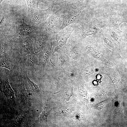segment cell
I'll return each mask as SVG.
<instances>
[{
	"mask_svg": "<svg viewBox=\"0 0 127 127\" xmlns=\"http://www.w3.org/2000/svg\"><path fill=\"white\" fill-rule=\"evenodd\" d=\"M81 41L83 53L93 57L105 65L114 67L121 58L103 45L97 34L88 36Z\"/></svg>",
	"mask_w": 127,
	"mask_h": 127,
	"instance_id": "6da1fadb",
	"label": "cell"
},
{
	"mask_svg": "<svg viewBox=\"0 0 127 127\" xmlns=\"http://www.w3.org/2000/svg\"><path fill=\"white\" fill-rule=\"evenodd\" d=\"M81 40L72 33L66 44L59 49L66 55L69 62L76 65L83 53Z\"/></svg>",
	"mask_w": 127,
	"mask_h": 127,
	"instance_id": "7a4b0ae2",
	"label": "cell"
},
{
	"mask_svg": "<svg viewBox=\"0 0 127 127\" xmlns=\"http://www.w3.org/2000/svg\"><path fill=\"white\" fill-rule=\"evenodd\" d=\"M16 51L10 52L0 55V67L9 69L10 73V79L18 77L20 75L21 71L20 69L19 60L21 55Z\"/></svg>",
	"mask_w": 127,
	"mask_h": 127,
	"instance_id": "3957f363",
	"label": "cell"
},
{
	"mask_svg": "<svg viewBox=\"0 0 127 127\" xmlns=\"http://www.w3.org/2000/svg\"><path fill=\"white\" fill-rule=\"evenodd\" d=\"M63 19L61 9H53L47 19L41 23V28L48 34L53 37L61 29Z\"/></svg>",
	"mask_w": 127,
	"mask_h": 127,
	"instance_id": "277c9868",
	"label": "cell"
},
{
	"mask_svg": "<svg viewBox=\"0 0 127 127\" xmlns=\"http://www.w3.org/2000/svg\"><path fill=\"white\" fill-rule=\"evenodd\" d=\"M79 27H75L73 33L80 40L92 35L97 34L102 28L100 21L92 20L79 24Z\"/></svg>",
	"mask_w": 127,
	"mask_h": 127,
	"instance_id": "5b68a950",
	"label": "cell"
},
{
	"mask_svg": "<svg viewBox=\"0 0 127 127\" xmlns=\"http://www.w3.org/2000/svg\"><path fill=\"white\" fill-rule=\"evenodd\" d=\"M12 50L18 52L22 56L34 52L33 42L31 36H27L17 38L13 37Z\"/></svg>",
	"mask_w": 127,
	"mask_h": 127,
	"instance_id": "8992f818",
	"label": "cell"
},
{
	"mask_svg": "<svg viewBox=\"0 0 127 127\" xmlns=\"http://www.w3.org/2000/svg\"><path fill=\"white\" fill-rule=\"evenodd\" d=\"M33 42L34 52L38 54L53 41V37L40 28L38 31L31 36Z\"/></svg>",
	"mask_w": 127,
	"mask_h": 127,
	"instance_id": "52a82bcc",
	"label": "cell"
},
{
	"mask_svg": "<svg viewBox=\"0 0 127 127\" xmlns=\"http://www.w3.org/2000/svg\"><path fill=\"white\" fill-rule=\"evenodd\" d=\"M75 27V24H70L61 29L54 36L53 40L54 49L52 54L66 44Z\"/></svg>",
	"mask_w": 127,
	"mask_h": 127,
	"instance_id": "ba28073f",
	"label": "cell"
},
{
	"mask_svg": "<svg viewBox=\"0 0 127 127\" xmlns=\"http://www.w3.org/2000/svg\"><path fill=\"white\" fill-rule=\"evenodd\" d=\"M65 8L61 9L63 19L61 29L70 24L76 23L83 9L82 7H70Z\"/></svg>",
	"mask_w": 127,
	"mask_h": 127,
	"instance_id": "9c48e42d",
	"label": "cell"
},
{
	"mask_svg": "<svg viewBox=\"0 0 127 127\" xmlns=\"http://www.w3.org/2000/svg\"><path fill=\"white\" fill-rule=\"evenodd\" d=\"M102 29L111 38L122 53L127 45V41L124 33L120 30L112 28L106 27Z\"/></svg>",
	"mask_w": 127,
	"mask_h": 127,
	"instance_id": "30bf717a",
	"label": "cell"
},
{
	"mask_svg": "<svg viewBox=\"0 0 127 127\" xmlns=\"http://www.w3.org/2000/svg\"><path fill=\"white\" fill-rule=\"evenodd\" d=\"M54 49L52 41L37 54L39 62L37 67L34 71L39 74H41L44 72L49 60L54 52Z\"/></svg>",
	"mask_w": 127,
	"mask_h": 127,
	"instance_id": "8fae6325",
	"label": "cell"
},
{
	"mask_svg": "<svg viewBox=\"0 0 127 127\" xmlns=\"http://www.w3.org/2000/svg\"><path fill=\"white\" fill-rule=\"evenodd\" d=\"M0 72L1 85L2 91L6 97L8 103H14V92L10 84L6 68L0 67Z\"/></svg>",
	"mask_w": 127,
	"mask_h": 127,
	"instance_id": "7c38bea8",
	"label": "cell"
},
{
	"mask_svg": "<svg viewBox=\"0 0 127 127\" xmlns=\"http://www.w3.org/2000/svg\"><path fill=\"white\" fill-rule=\"evenodd\" d=\"M38 62V55L34 52L25 56L21 55L19 60L20 69L22 71H34L37 67Z\"/></svg>",
	"mask_w": 127,
	"mask_h": 127,
	"instance_id": "4fadbf2b",
	"label": "cell"
},
{
	"mask_svg": "<svg viewBox=\"0 0 127 127\" xmlns=\"http://www.w3.org/2000/svg\"><path fill=\"white\" fill-rule=\"evenodd\" d=\"M53 5L48 8L44 10H40L39 9L31 15L29 20L30 25L34 26H37L40 24L45 21L52 12Z\"/></svg>",
	"mask_w": 127,
	"mask_h": 127,
	"instance_id": "5bb4252c",
	"label": "cell"
},
{
	"mask_svg": "<svg viewBox=\"0 0 127 127\" xmlns=\"http://www.w3.org/2000/svg\"><path fill=\"white\" fill-rule=\"evenodd\" d=\"M21 25L16 26V31L13 36L14 38L22 37L27 36H31L34 34L39 30L40 28L25 23L23 19Z\"/></svg>",
	"mask_w": 127,
	"mask_h": 127,
	"instance_id": "9a60e30c",
	"label": "cell"
},
{
	"mask_svg": "<svg viewBox=\"0 0 127 127\" xmlns=\"http://www.w3.org/2000/svg\"><path fill=\"white\" fill-rule=\"evenodd\" d=\"M103 45L116 56L121 57L122 53L117 45L102 29L97 34Z\"/></svg>",
	"mask_w": 127,
	"mask_h": 127,
	"instance_id": "2e32d148",
	"label": "cell"
},
{
	"mask_svg": "<svg viewBox=\"0 0 127 127\" xmlns=\"http://www.w3.org/2000/svg\"><path fill=\"white\" fill-rule=\"evenodd\" d=\"M103 28L109 27L120 30L119 26L124 22H126L121 16L115 14L108 16L104 20L101 21Z\"/></svg>",
	"mask_w": 127,
	"mask_h": 127,
	"instance_id": "e0dca14e",
	"label": "cell"
},
{
	"mask_svg": "<svg viewBox=\"0 0 127 127\" xmlns=\"http://www.w3.org/2000/svg\"><path fill=\"white\" fill-rule=\"evenodd\" d=\"M51 63L57 70H62V67L66 63L69 62L68 58L66 55L59 50L51 56L50 59Z\"/></svg>",
	"mask_w": 127,
	"mask_h": 127,
	"instance_id": "ac0fdd59",
	"label": "cell"
},
{
	"mask_svg": "<svg viewBox=\"0 0 127 127\" xmlns=\"http://www.w3.org/2000/svg\"><path fill=\"white\" fill-rule=\"evenodd\" d=\"M61 68L64 72L65 80L74 79L81 74L77 65L70 62L66 63Z\"/></svg>",
	"mask_w": 127,
	"mask_h": 127,
	"instance_id": "d6986e66",
	"label": "cell"
},
{
	"mask_svg": "<svg viewBox=\"0 0 127 127\" xmlns=\"http://www.w3.org/2000/svg\"><path fill=\"white\" fill-rule=\"evenodd\" d=\"M13 36L0 33V55L12 50Z\"/></svg>",
	"mask_w": 127,
	"mask_h": 127,
	"instance_id": "ffe728a7",
	"label": "cell"
},
{
	"mask_svg": "<svg viewBox=\"0 0 127 127\" xmlns=\"http://www.w3.org/2000/svg\"><path fill=\"white\" fill-rule=\"evenodd\" d=\"M27 71H22V78L25 86L33 92L39 95L40 91L39 86L29 78L27 74Z\"/></svg>",
	"mask_w": 127,
	"mask_h": 127,
	"instance_id": "44dd1931",
	"label": "cell"
},
{
	"mask_svg": "<svg viewBox=\"0 0 127 127\" xmlns=\"http://www.w3.org/2000/svg\"><path fill=\"white\" fill-rule=\"evenodd\" d=\"M26 0L28 5V12L31 15L39 9L38 4L40 0Z\"/></svg>",
	"mask_w": 127,
	"mask_h": 127,
	"instance_id": "7402d4cb",
	"label": "cell"
},
{
	"mask_svg": "<svg viewBox=\"0 0 127 127\" xmlns=\"http://www.w3.org/2000/svg\"><path fill=\"white\" fill-rule=\"evenodd\" d=\"M49 113L48 108L46 104L43 107V110L39 117L40 121H45L47 123V120Z\"/></svg>",
	"mask_w": 127,
	"mask_h": 127,
	"instance_id": "603a6c76",
	"label": "cell"
},
{
	"mask_svg": "<svg viewBox=\"0 0 127 127\" xmlns=\"http://www.w3.org/2000/svg\"><path fill=\"white\" fill-rule=\"evenodd\" d=\"M73 87H68L64 93V98L67 101L69 100L70 97L73 94Z\"/></svg>",
	"mask_w": 127,
	"mask_h": 127,
	"instance_id": "cb8c5ba5",
	"label": "cell"
},
{
	"mask_svg": "<svg viewBox=\"0 0 127 127\" xmlns=\"http://www.w3.org/2000/svg\"><path fill=\"white\" fill-rule=\"evenodd\" d=\"M5 16L4 15L0 23V33L2 32V31L3 30V29L4 28L5 25Z\"/></svg>",
	"mask_w": 127,
	"mask_h": 127,
	"instance_id": "d4e9b609",
	"label": "cell"
},
{
	"mask_svg": "<svg viewBox=\"0 0 127 127\" xmlns=\"http://www.w3.org/2000/svg\"><path fill=\"white\" fill-rule=\"evenodd\" d=\"M53 3L54 4H58L65 2L67 0H48Z\"/></svg>",
	"mask_w": 127,
	"mask_h": 127,
	"instance_id": "484cf974",
	"label": "cell"
},
{
	"mask_svg": "<svg viewBox=\"0 0 127 127\" xmlns=\"http://www.w3.org/2000/svg\"><path fill=\"white\" fill-rule=\"evenodd\" d=\"M3 0H0V4H1L2 1Z\"/></svg>",
	"mask_w": 127,
	"mask_h": 127,
	"instance_id": "4316f807",
	"label": "cell"
}]
</instances>
